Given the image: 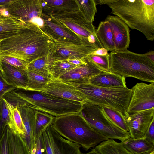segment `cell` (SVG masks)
<instances>
[{
	"label": "cell",
	"instance_id": "cell-1",
	"mask_svg": "<svg viewBox=\"0 0 154 154\" xmlns=\"http://www.w3.org/2000/svg\"><path fill=\"white\" fill-rule=\"evenodd\" d=\"M55 49L54 41L33 23L18 34L0 41V56L15 58L28 64Z\"/></svg>",
	"mask_w": 154,
	"mask_h": 154
},
{
	"label": "cell",
	"instance_id": "cell-2",
	"mask_svg": "<svg viewBox=\"0 0 154 154\" xmlns=\"http://www.w3.org/2000/svg\"><path fill=\"white\" fill-rule=\"evenodd\" d=\"M15 107L27 106L55 117L79 113L82 104L41 92L16 88L3 97Z\"/></svg>",
	"mask_w": 154,
	"mask_h": 154
},
{
	"label": "cell",
	"instance_id": "cell-3",
	"mask_svg": "<svg viewBox=\"0 0 154 154\" xmlns=\"http://www.w3.org/2000/svg\"><path fill=\"white\" fill-rule=\"evenodd\" d=\"M107 5L128 27L154 41V0H114Z\"/></svg>",
	"mask_w": 154,
	"mask_h": 154
},
{
	"label": "cell",
	"instance_id": "cell-4",
	"mask_svg": "<svg viewBox=\"0 0 154 154\" xmlns=\"http://www.w3.org/2000/svg\"><path fill=\"white\" fill-rule=\"evenodd\" d=\"M52 125L61 136L86 151L109 140L93 128L79 112L55 117Z\"/></svg>",
	"mask_w": 154,
	"mask_h": 154
},
{
	"label": "cell",
	"instance_id": "cell-5",
	"mask_svg": "<svg viewBox=\"0 0 154 154\" xmlns=\"http://www.w3.org/2000/svg\"><path fill=\"white\" fill-rule=\"evenodd\" d=\"M110 71L126 78L131 77L142 81L154 82V63L144 54L128 49L109 53Z\"/></svg>",
	"mask_w": 154,
	"mask_h": 154
},
{
	"label": "cell",
	"instance_id": "cell-6",
	"mask_svg": "<svg viewBox=\"0 0 154 154\" xmlns=\"http://www.w3.org/2000/svg\"><path fill=\"white\" fill-rule=\"evenodd\" d=\"M74 85L83 94L86 103L114 109L124 118L128 116L127 110L131 95V89L127 87H100L89 83Z\"/></svg>",
	"mask_w": 154,
	"mask_h": 154
},
{
	"label": "cell",
	"instance_id": "cell-7",
	"mask_svg": "<svg viewBox=\"0 0 154 154\" xmlns=\"http://www.w3.org/2000/svg\"><path fill=\"white\" fill-rule=\"evenodd\" d=\"M79 113L93 128L109 139L123 142L131 137L129 132L120 129L107 117L102 106L85 103L82 104Z\"/></svg>",
	"mask_w": 154,
	"mask_h": 154
},
{
	"label": "cell",
	"instance_id": "cell-8",
	"mask_svg": "<svg viewBox=\"0 0 154 154\" xmlns=\"http://www.w3.org/2000/svg\"><path fill=\"white\" fill-rule=\"evenodd\" d=\"M48 15L58 24L75 32L84 42L93 44L97 48H103L96 35V30L93 23L87 20L79 10L59 14Z\"/></svg>",
	"mask_w": 154,
	"mask_h": 154
},
{
	"label": "cell",
	"instance_id": "cell-9",
	"mask_svg": "<svg viewBox=\"0 0 154 154\" xmlns=\"http://www.w3.org/2000/svg\"><path fill=\"white\" fill-rule=\"evenodd\" d=\"M131 90V95L127 110L128 115L154 109V82L137 83Z\"/></svg>",
	"mask_w": 154,
	"mask_h": 154
},
{
	"label": "cell",
	"instance_id": "cell-10",
	"mask_svg": "<svg viewBox=\"0 0 154 154\" xmlns=\"http://www.w3.org/2000/svg\"><path fill=\"white\" fill-rule=\"evenodd\" d=\"M40 17L42 22L39 27L54 42L87 43L70 29L57 23L50 15L42 13Z\"/></svg>",
	"mask_w": 154,
	"mask_h": 154
},
{
	"label": "cell",
	"instance_id": "cell-11",
	"mask_svg": "<svg viewBox=\"0 0 154 154\" xmlns=\"http://www.w3.org/2000/svg\"><path fill=\"white\" fill-rule=\"evenodd\" d=\"M40 92L82 104L86 103L84 95L76 85L63 81L58 78H51Z\"/></svg>",
	"mask_w": 154,
	"mask_h": 154
},
{
	"label": "cell",
	"instance_id": "cell-12",
	"mask_svg": "<svg viewBox=\"0 0 154 154\" xmlns=\"http://www.w3.org/2000/svg\"><path fill=\"white\" fill-rule=\"evenodd\" d=\"M5 7L11 16L26 23L42 14V0H14Z\"/></svg>",
	"mask_w": 154,
	"mask_h": 154
},
{
	"label": "cell",
	"instance_id": "cell-13",
	"mask_svg": "<svg viewBox=\"0 0 154 154\" xmlns=\"http://www.w3.org/2000/svg\"><path fill=\"white\" fill-rule=\"evenodd\" d=\"M54 43L55 49L53 56L55 60L83 59L97 49L93 44L84 42Z\"/></svg>",
	"mask_w": 154,
	"mask_h": 154
},
{
	"label": "cell",
	"instance_id": "cell-14",
	"mask_svg": "<svg viewBox=\"0 0 154 154\" xmlns=\"http://www.w3.org/2000/svg\"><path fill=\"white\" fill-rule=\"evenodd\" d=\"M124 119L131 137L133 139L142 138L154 119V109L129 115Z\"/></svg>",
	"mask_w": 154,
	"mask_h": 154
},
{
	"label": "cell",
	"instance_id": "cell-15",
	"mask_svg": "<svg viewBox=\"0 0 154 154\" xmlns=\"http://www.w3.org/2000/svg\"><path fill=\"white\" fill-rule=\"evenodd\" d=\"M86 59V63L76 66L58 78L70 84L79 85L89 83L91 78L104 72L96 67L87 57Z\"/></svg>",
	"mask_w": 154,
	"mask_h": 154
},
{
	"label": "cell",
	"instance_id": "cell-16",
	"mask_svg": "<svg viewBox=\"0 0 154 154\" xmlns=\"http://www.w3.org/2000/svg\"><path fill=\"white\" fill-rule=\"evenodd\" d=\"M105 20L108 22L112 27L115 51L127 49L130 42V30L128 26L116 16L109 15Z\"/></svg>",
	"mask_w": 154,
	"mask_h": 154
},
{
	"label": "cell",
	"instance_id": "cell-17",
	"mask_svg": "<svg viewBox=\"0 0 154 154\" xmlns=\"http://www.w3.org/2000/svg\"><path fill=\"white\" fill-rule=\"evenodd\" d=\"M46 129L53 154H82L80 145L62 137L55 131L52 124Z\"/></svg>",
	"mask_w": 154,
	"mask_h": 154
},
{
	"label": "cell",
	"instance_id": "cell-18",
	"mask_svg": "<svg viewBox=\"0 0 154 154\" xmlns=\"http://www.w3.org/2000/svg\"><path fill=\"white\" fill-rule=\"evenodd\" d=\"M0 72L4 81L16 88L24 89L27 83L26 70L18 69L0 60Z\"/></svg>",
	"mask_w": 154,
	"mask_h": 154
},
{
	"label": "cell",
	"instance_id": "cell-19",
	"mask_svg": "<svg viewBox=\"0 0 154 154\" xmlns=\"http://www.w3.org/2000/svg\"><path fill=\"white\" fill-rule=\"evenodd\" d=\"M17 108L20 114L25 128V134L22 137L30 152L35 146L34 131L36 110L27 106H19Z\"/></svg>",
	"mask_w": 154,
	"mask_h": 154
},
{
	"label": "cell",
	"instance_id": "cell-20",
	"mask_svg": "<svg viewBox=\"0 0 154 154\" xmlns=\"http://www.w3.org/2000/svg\"><path fill=\"white\" fill-rule=\"evenodd\" d=\"M32 23L25 22L11 15H0V41L18 34L29 27Z\"/></svg>",
	"mask_w": 154,
	"mask_h": 154
},
{
	"label": "cell",
	"instance_id": "cell-21",
	"mask_svg": "<svg viewBox=\"0 0 154 154\" xmlns=\"http://www.w3.org/2000/svg\"><path fill=\"white\" fill-rule=\"evenodd\" d=\"M42 13L59 14L79 10L76 0H42Z\"/></svg>",
	"mask_w": 154,
	"mask_h": 154
},
{
	"label": "cell",
	"instance_id": "cell-22",
	"mask_svg": "<svg viewBox=\"0 0 154 154\" xmlns=\"http://www.w3.org/2000/svg\"><path fill=\"white\" fill-rule=\"evenodd\" d=\"M53 53H48L32 61L27 64L26 70L51 78L55 61Z\"/></svg>",
	"mask_w": 154,
	"mask_h": 154
},
{
	"label": "cell",
	"instance_id": "cell-23",
	"mask_svg": "<svg viewBox=\"0 0 154 154\" xmlns=\"http://www.w3.org/2000/svg\"><path fill=\"white\" fill-rule=\"evenodd\" d=\"M89 83L102 87H127L125 78L111 72H103L91 78Z\"/></svg>",
	"mask_w": 154,
	"mask_h": 154
},
{
	"label": "cell",
	"instance_id": "cell-24",
	"mask_svg": "<svg viewBox=\"0 0 154 154\" xmlns=\"http://www.w3.org/2000/svg\"><path fill=\"white\" fill-rule=\"evenodd\" d=\"M9 154H30L25 140L17 131L7 127Z\"/></svg>",
	"mask_w": 154,
	"mask_h": 154
},
{
	"label": "cell",
	"instance_id": "cell-25",
	"mask_svg": "<svg viewBox=\"0 0 154 154\" xmlns=\"http://www.w3.org/2000/svg\"><path fill=\"white\" fill-rule=\"evenodd\" d=\"M122 142L127 150L134 154H149L154 150V143L148 141L143 137L133 139L130 137Z\"/></svg>",
	"mask_w": 154,
	"mask_h": 154
},
{
	"label": "cell",
	"instance_id": "cell-26",
	"mask_svg": "<svg viewBox=\"0 0 154 154\" xmlns=\"http://www.w3.org/2000/svg\"><path fill=\"white\" fill-rule=\"evenodd\" d=\"M96 34L103 48L111 52L115 51L112 29L108 22H100L96 30Z\"/></svg>",
	"mask_w": 154,
	"mask_h": 154
},
{
	"label": "cell",
	"instance_id": "cell-27",
	"mask_svg": "<svg viewBox=\"0 0 154 154\" xmlns=\"http://www.w3.org/2000/svg\"><path fill=\"white\" fill-rule=\"evenodd\" d=\"M94 148L101 154H134L127 150L122 142H116L114 139L102 142Z\"/></svg>",
	"mask_w": 154,
	"mask_h": 154
},
{
	"label": "cell",
	"instance_id": "cell-28",
	"mask_svg": "<svg viewBox=\"0 0 154 154\" xmlns=\"http://www.w3.org/2000/svg\"><path fill=\"white\" fill-rule=\"evenodd\" d=\"M26 74L28 81L24 89L28 91L41 92L51 79L27 70Z\"/></svg>",
	"mask_w": 154,
	"mask_h": 154
},
{
	"label": "cell",
	"instance_id": "cell-29",
	"mask_svg": "<svg viewBox=\"0 0 154 154\" xmlns=\"http://www.w3.org/2000/svg\"><path fill=\"white\" fill-rule=\"evenodd\" d=\"M55 117L47 113L36 110L34 131L35 140L48 127L52 124Z\"/></svg>",
	"mask_w": 154,
	"mask_h": 154
},
{
	"label": "cell",
	"instance_id": "cell-30",
	"mask_svg": "<svg viewBox=\"0 0 154 154\" xmlns=\"http://www.w3.org/2000/svg\"><path fill=\"white\" fill-rule=\"evenodd\" d=\"M7 126L15 130L11 118L8 102L2 97L0 100V139Z\"/></svg>",
	"mask_w": 154,
	"mask_h": 154
},
{
	"label": "cell",
	"instance_id": "cell-31",
	"mask_svg": "<svg viewBox=\"0 0 154 154\" xmlns=\"http://www.w3.org/2000/svg\"><path fill=\"white\" fill-rule=\"evenodd\" d=\"M79 10L85 18L93 23L97 12L95 0H76Z\"/></svg>",
	"mask_w": 154,
	"mask_h": 154
},
{
	"label": "cell",
	"instance_id": "cell-32",
	"mask_svg": "<svg viewBox=\"0 0 154 154\" xmlns=\"http://www.w3.org/2000/svg\"><path fill=\"white\" fill-rule=\"evenodd\" d=\"M102 109L107 117L115 125L123 130L129 131L124 118L120 113L107 107L103 106Z\"/></svg>",
	"mask_w": 154,
	"mask_h": 154
},
{
	"label": "cell",
	"instance_id": "cell-33",
	"mask_svg": "<svg viewBox=\"0 0 154 154\" xmlns=\"http://www.w3.org/2000/svg\"><path fill=\"white\" fill-rule=\"evenodd\" d=\"M8 106L13 125L15 130L23 137L25 134V130L20 114L17 107L14 106L9 102Z\"/></svg>",
	"mask_w": 154,
	"mask_h": 154
},
{
	"label": "cell",
	"instance_id": "cell-34",
	"mask_svg": "<svg viewBox=\"0 0 154 154\" xmlns=\"http://www.w3.org/2000/svg\"><path fill=\"white\" fill-rule=\"evenodd\" d=\"M76 66L66 60H55L53 66L52 78H58Z\"/></svg>",
	"mask_w": 154,
	"mask_h": 154
},
{
	"label": "cell",
	"instance_id": "cell-35",
	"mask_svg": "<svg viewBox=\"0 0 154 154\" xmlns=\"http://www.w3.org/2000/svg\"><path fill=\"white\" fill-rule=\"evenodd\" d=\"M109 53L105 56L89 55L88 59L102 71L110 72V71Z\"/></svg>",
	"mask_w": 154,
	"mask_h": 154
},
{
	"label": "cell",
	"instance_id": "cell-36",
	"mask_svg": "<svg viewBox=\"0 0 154 154\" xmlns=\"http://www.w3.org/2000/svg\"><path fill=\"white\" fill-rule=\"evenodd\" d=\"M0 60L20 70H26L28 64L26 62L14 57L0 56Z\"/></svg>",
	"mask_w": 154,
	"mask_h": 154
},
{
	"label": "cell",
	"instance_id": "cell-37",
	"mask_svg": "<svg viewBox=\"0 0 154 154\" xmlns=\"http://www.w3.org/2000/svg\"><path fill=\"white\" fill-rule=\"evenodd\" d=\"M7 127L0 139V154H9Z\"/></svg>",
	"mask_w": 154,
	"mask_h": 154
},
{
	"label": "cell",
	"instance_id": "cell-38",
	"mask_svg": "<svg viewBox=\"0 0 154 154\" xmlns=\"http://www.w3.org/2000/svg\"><path fill=\"white\" fill-rule=\"evenodd\" d=\"M16 88L7 84L3 80L0 72V100L7 92Z\"/></svg>",
	"mask_w": 154,
	"mask_h": 154
},
{
	"label": "cell",
	"instance_id": "cell-39",
	"mask_svg": "<svg viewBox=\"0 0 154 154\" xmlns=\"http://www.w3.org/2000/svg\"><path fill=\"white\" fill-rule=\"evenodd\" d=\"M36 154H44L45 151L42 133L35 140Z\"/></svg>",
	"mask_w": 154,
	"mask_h": 154
},
{
	"label": "cell",
	"instance_id": "cell-40",
	"mask_svg": "<svg viewBox=\"0 0 154 154\" xmlns=\"http://www.w3.org/2000/svg\"><path fill=\"white\" fill-rule=\"evenodd\" d=\"M143 137L148 141L154 143V119L150 124Z\"/></svg>",
	"mask_w": 154,
	"mask_h": 154
},
{
	"label": "cell",
	"instance_id": "cell-41",
	"mask_svg": "<svg viewBox=\"0 0 154 154\" xmlns=\"http://www.w3.org/2000/svg\"><path fill=\"white\" fill-rule=\"evenodd\" d=\"M46 154H53L48 134L45 129L42 133Z\"/></svg>",
	"mask_w": 154,
	"mask_h": 154
},
{
	"label": "cell",
	"instance_id": "cell-42",
	"mask_svg": "<svg viewBox=\"0 0 154 154\" xmlns=\"http://www.w3.org/2000/svg\"><path fill=\"white\" fill-rule=\"evenodd\" d=\"M108 51L103 48L96 49L89 55L105 56L109 54Z\"/></svg>",
	"mask_w": 154,
	"mask_h": 154
},
{
	"label": "cell",
	"instance_id": "cell-43",
	"mask_svg": "<svg viewBox=\"0 0 154 154\" xmlns=\"http://www.w3.org/2000/svg\"><path fill=\"white\" fill-rule=\"evenodd\" d=\"M144 54L147 58L154 63V51H149Z\"/></svg>",
	"mask_w": 154,
	"mask_h": 154
},
{
	"label": "cell",
	"instance_id": "cell-44",
	"mask_svg": "<svg viewBox=\"0 0 154 154\" xmlns=\"http://www.w3.org/2000/svg\"><path fill=\"white\" fill-rule=\"evenodd\" d=\"M96 5L106 4L107 5L111 3L114 0H95Z\"/></svg>",
	"mask_w": 154,
	"mask_h": 154
},
{
	"label": "cell",
	"instance_id": "cell-45",
	"mask_svg": "<svg viewBox=\"0 0 154 154\" xmlns=\"http://www.w3.org/2000/svg\"><path fill=\"white\" fill-rule=\"evenodd\" d=\"M13 0H0V6H4L8 5L12 2Z\"/></svg>",
	"mask_w": 154,
	"mask_h": 154
},
{
	"label": "cell",
	"instance_id": "cell-46",
	"mask_svg": "<svg viewBox=\"0 0 154 154\" xmlns=\"http://www.w3.org/2000/svg\"><path fill=\"white\" fill-rule=\"evenodd\" d=\"M82 154H101L98 152L95 148L92 149L91 151L89 152L86 153H82Z\"/></svg>",
	"mask_w": 154,
	"mask_h": 154
},
{
	"label": "cell",
	"instance_id": "cell-47",
	"mask_svg": "<svg viewBox=\"0 0 154 154\" xmlns=\"http://www.w3.org/2000/svg\"><path fill=\"white\" fill-rule=\"evenodd\" d=\"M30 154H36V148L35 146L30 152Z\"/></svg>",
	"mask_w": 154,
	"mask_h": 154
},
{
	"label": "cell",
	"instance_id": "cell-48",
	"mask_svg": "<svg viewBox=\"0 0 154 154\" xmlns=\"http://www.w3.org/2000/svg\"><path fill=\"white\" fill-rule=\"evenodd\" d=\"M149 154H154V150Z\"/></svg>",
	"mask_w": 154,
	"mask_h": 154
},
{
	"label": "cell",
	"instance_id": "cell-49",
	"mask_svg": "<svg viewBox=\"0 0 154 154\" xmlns=\"http://www.w3.org/2000/svg\"><path fill=\"white\" fill-rule=\"evenodd\" d=\"M44 154H46V151H45V152H44Z\"/></svg>",
	"mask_w": 154,
	"mask_h": 154
},
{
	"label": "cell",
	"instance_id": "cell-50",
	"mask_svg": "<svg viewBox=\"0 0 154 154\" xmlns=\"http://www.w3.org/2000/svg\"><path fill=\"white\" fill-rule=\"evenodd\" d=\"M2 7H3V6H0V8Z\"/></svg>",
	"mask_w": 154,
	"mask_h": 154
}]
</instances>
